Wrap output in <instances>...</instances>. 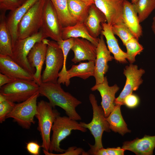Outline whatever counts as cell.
<instances>
[{
  "mask_svg": "<svg viewBox=\"0 0 155 155\" xmlns=\"http://www.w3.org/2000/svg\"><path fill=\"white\" fill-rule=\"evenodd\" d=\"M60 84L57 82H42L39 85L40 94L48 99L53 108L56 106H59L71 119L81 120V117L77 112L76 108L82 104V102L69 93L64 91Z\"/></svg>",
  "mask_w": 155,
  "mask_h": 155,
  "instance_id": "1",
  "label": "cell"
},
{
  "mask_svg": "<svg viewBox=\"0 0 155 155\" xmlns=\"http://www.w3.org/2000/svg\"><path fill=\"white\" fill-rule=\"evenodd\" d=\"M89 100L92 106L93 117L89 123H80L83 127L88 129L93 136L95 140L94 145L88 144L90 149L86 152V155H93L99 150L103 148L102 143V136L104 131H111L109 124L106 119L104 110L101 106H98L94 95L90 94Z\"/></svg>",
  "mask_w": 155,
  "mask_h": 155,
  "instance_id": "2",
  "label": "cell"
},
{
  "mask_svg": "<svg viewBox=\"0 0 155 155\" xmlns=\"http://www.w3.org/2000/svg\"><path fill=\"white\" fill-rule=\"evenodd\" d=\"M42 40L47 45L46 67L41 75L42 83L57 82L59 71L63 65V51L57 41L46 38Z\"/></svg>",
  "mask_w": 155,
  "mask_h": 155,
  "instance_id": "3",
  "label": "cell"
},
{
  "mask_svg": "<svg viewBox=\"0 0 155 155\" xmlns=\"http://www.w3.org/2000/svg\"><path fill=\"white\" fill-rule=\"evenodd\" d=\"M59 115L60 113L54 109L49 102L43 100L38 102L35 117L38 120L37 129L41 137V146L43 150L49 152L51 131L55 118Z\"/></svg>",
  "mask_w": 155,
  "mask_h": 155,
  "instance_id": "4",
  "label": "cell"
},
{
  "mask_svg": "<svg viewBox=\"0 0 155 155\" xmlns=\"http://www.w3.org/2000/svg\"><path fill=\"white\" fill-rule=\"evenodd\" d=\"M73 130H78L83 132L87 129L82 127L77 120L67 116H57L55 118L51 130L53 133L51 139L49 152H53L63 153L65 150L60 147V142L71 133Z\"/></svg>",
  "mask_w": 155,
  "mask_h": 155,
  "instance_id": "5",
  "label": "cell"
},
{
  "mask_svg": "<svg viewBox=\"0 0 155 155\" xmlns=\"http://www.w3.org/2000/svg\"><path fill=\"white\" fill-rule=\"evenodd\" d=\"M39 85L33 80L15 79L0 88V94L7 100L20 103L39 92Z\"/></svg>",
  "mask_w": 155,
  "mask_h": 155,
  "instance_id": "6",
  "label": "cell"
},
{
  "mask_svg": "<svg viewBox=\"0 0 155 155\" xmlns=\"http://www.w3.org/2000/svg\"><path fill=\"white\" fill-rule=\"evenodd\" d=\"M45 1L46 0H38L25 13L18 26V39L29 36L40 30L42 25Z\"/></svg>",
  "mask_w": 155,
  "mask_h": 155,
  "instance_id": "7",
  "label": "cell"
},
{
  "mask_svg": "<svg viewBox=\"0 0 155 155\" xmlns=\"http://www.w3.org/2000/svg\"><path fill=\"white\" fill-rule=\"evenodd\" d=\"M47 37L41 30L31 36L21 39H18L13 46L11 58L21 66L33 76L36 71L30 67L27 56L30 51L37 42Z\"/></svg>",
  "mask_w": 155,
  "mask_h": 155,
  "instance_id": "8",
  "label": "cell"
},
{
  "mask_svg": "<svg viewBox=\"0 0 155 155\" xmlns=\"http://www.w3.org/2000/svg\"><path fill=\"white\" fill-rule=\"evenodd\" d=\"M40 95L39 92H37L25 101L16 104L6 118H12L23 128L29 129L35 123L34 117L37 113V100Z\"/></svg>",
  "mask_w": 155,
  "mask_h": 155,
  "instance_id": "9",
  "label": "cell"
},
{
  "mask_svg": "<svg viewBox=\"0 0 155 155\" xmlns=\"http://www.w3.org/2000/svg\"><path fill=\"white\" fill-rule=\"evenodd\" d=\"M63 28L52 3L50 0H46L40 29L47 37L57 42L62 39Z\"/></svg>",
  "mask_w": 155,
  "mask_h": 155,
  "instance_id": "10",
  "label": "cell"
},
{
  "mask_svg": "<svg viewBox=\"0 0 155 155\" xmlns=\"http://www.w3.org/2000/svg\"><path fill=\"white\" fill-rule=\"evenodd\" d=\"M145 71L142 69H138L136 65L131 64L127 66L124 69L123 74L126 78L124 87L119 96L116 98L115 103L124 105V100L127 96L132 94L133 91L137 90L142 83L141 77Z\"/></svg>",
  "mask_w": 155,
  "mask_h": 155,
  "instance_id": "11",
  "label": "cell"
},
{
  "mask_svg": "<svg viewBox=\"0 0 155 155\" xmlns=\"http://www.w3.org/2000/svg\"><path fill=\"white\" fill-rule=\"evenodd\" d=\"M114 59L107 49L104 39V36L101 34L98 38V43L96 47V56L95 61L94 77L96 84L102 83L104 81V75L108 68V63Z\"/></svg>",
  "mask_w": 155,
  "mask_h": 155,
  "instance_id": "12",
  "label": "cell"
},
{
  "mask_svg": "<svg viewBox=\"0 0 155 155\" xmlns=\"http://www.w3.org/2000/svg\"><path fill=\"white\" fill-rule=\"evenodd\" d=\"M125 0H94V4L105 15L106 22L112 26L123 22Z\"/></svg>",
  "mask_w": 155,
  "mask_h": 155,
  "instance_id": "13",
  "label": "cell"
},
{
  "mask_svg": "<svg viewBox=\"0 0 155 155\" xmlns=\"http://www.w3.org/2000/svg\"><path fill=\"white\" fill-rule=\"evenodd\" d=\"M47 49V44L42 40L34 45L27 56L30 67L36 71L33 75L34 80L39 85L42 83L41 71L45 60Z\"/></svg>",
  "mask_w": 155,
  "mask_h": 155,
  "instance_id": "14",
  "label": "cell"
},
{
  "mask_svg": "<svg viewBox=\"0 0 155 155\" xmlns=\"http://www.w3.org/2000/svg\"><path fill=\"white\" fill-rule=\"evenodd\" d=\"M119 89V88L116 84L109 86L106 77H104L102 83L95 84L91 88L92 91L97 90L100 92L102 98L101 105L106 118L109 115L114 107L115 94Z\"/></svg>",
  "mask_w": 155,
  "mask_h": 155,
  "instance_id": "15",
  "label": "cell"
},
{
  "mask_svg": "<svg viewBox=\"0 0 155 155\" xmlns=\"http://www.w3.org/2000/svg\"><path fill=\"white\" fill-rule=\"evenodd\" d=\"M96 47L87 39L74 38L73 44L71 48L74 53L72 61L75 63L85 60L95 61Z\"/></svg>",
  "mask_w": 155,
  "mask_h": 155,
  "instance_id": "16",
  "label": "cell"
},
{
  "mask_svg": "<svg viewBox=\"0 0 155 155\" xmlns=\"http://www.w3.org/2000/svg\"><path fill=\"white\" fill-rule=\"evenodd\" d=\"M0 72L13 80H34L32 75L9 56L0 55Z\"/></svg>",
  "mask_w": 155,
  "mask_h": 155,
  "instance_id": "17",
  "label": "cell"
},
{
  "mask_svg": "<svg viewBox=\"0 0 155 155\" xmlns=\"http://www.w3.org/2000/svg\"><path fill=\"white\" fill-rule=\"evenodd\" d=\"M38 0H26L20 6L10 11L6 18L7 25L12 36L13 46L18 39L17 31L19 23L28 9Z\"/></svg>",
  "mask_w": 155,
  "mask_h": 155,
  "instance_id": "18",
  "label": "cell"
},
{
  "mask_svg": "<svg viewBox=\"0 0 155 155\" xmlns=\"http://www.w3.org/2000/svg\"><path fill=\"white\" fill-rule=\"evenodd\" d=\"M155 148V135H145L142 138H137L123 143L122 148L137 155H152Z\"/></svg>",
  "mask_w": 155,
  "mask_h": 155,
  "instance_id": "19",
  "label": "cell"
},
{
  "mask_svg": "<svg viewBox=\"0 0 155 155\" xmlns=\"http://www.w3.org/2000/svg\"><path fill=\"white\" fill-rule=\"evenodd\" d=\"M106 22V17L94 4L90 7L88 13L83 23L90 34L94 38H98L101 34V24Z\"/></svg>",
  "mask_w": 155,
  "mask_h": 155,
  "instance_id": "20",
  "label": "cell"
},
{
  "mask_svg": "<svg viewBox=\"0 0 155 155\" xmlns=\"http://www.w3.org/2000/svg\"><path fill=\"white\" fill-rule=\"evenodd\" d=\"M123 19L135 38L138 40L142 35V28L133 4L127 0L124 1Z\"/></svg>",
  "mask_w": 155,
  "mask_h": 155,
  "instance_id": "21",
  "label": "cell"
},
{
  "mask_svg": "<svg viewBox=\"0 0 155 155\" xmlns=\"http://www.w3.org/2000/svg\"><path fill=\"white\" fill-rule=\"evenodd\" d=\"M101 25L102 28L101 34L105 38L108 50L113 54L114 59L121 63H127V54L120 48L117 40L112 32V26L106 22L102 23Z\"/></svg>",
  "mask_w": 155,
  "mask_h": 155,
  "instance_id": "22",
  "label": "cell"
},
{
  "mask_svg": "<svg viewBox=\"0 0 155 155\" xmlns=\"http://www.w3.org/2000/svg\"><path fill=\"white\" fill-rule=\"evenodd\" d=\"M5 11H1L0 20V55L11 57L13 49L11 35L6 23Z\"/></svg>",
  "mask_w": 155,
  "mask_h": 155,
  "instance_id": "23",
  "label": "cell"
},
{
  "mask_svg": "<svg viewBox=\"0 0 155 155\" xmlns=\"http://www.w3.org/2000/svg\"><path fill=\"white\" fill-rule=\"evenodd\" d=\"M71 38H81L87 39L97 46L98 38H94L89 34L83 23H78L73 26L63 27L62 38L65 40Z\"/></svg>",
  "mask_w": 155,
  "mask_h": 155,
  "instance_id": "24",
  "label": "cell"
},
{
  "mask_svg": "<svg viewBox=\"0 0 155 155\" xmlns=\"http://www.w3.org/2000/svg\"><path fill=\"white\" fill-rule=\"evenodd\" d=\"M121 105L116 104L106 119L108 122L111 130L118 132L123 136L127 133L130 132L122 115L120 107Z\"/></svg>",
  "mask_w": 155,
  "mask_h": 155,
  "instance_id": "25",
  "label": "cell"
},
{
  "mask_svg": "<svg viewBox=\"0 0 155 155\" xmlns=\"http://www.w3.org/2000/svg\"><path fill=\"white\" fill-rule=\"evenodd\" d=\"M91 5L80 0H68L69 13L76 23H83L88 15Z\"/></svg>",
  "mask_w": 155,
  "mask_h": 155,
  "instance_id": "26",
  "label": "cell"
},
{
  "mask_svg": "<svg viewBox=\"0 0 155 155\" xmlns=\"http://www.w3.org/2000/svg\"><path fill=\"white\" fill-rule=\"evenodd\" d=\"M95 65V61H91L72 65L71 69L67 70L68 81L70 82V79L74 77H79L85 80L90 76H94Z\"/></svg>",
  "mask_w": 155,
  "mask_h": 155,
  "instance_id": "27",
  "label": "cell"
},
{
  "mask_svg": "<svg viewBox=\"0 0 155 155\" xmlns=\"http://www.w3.org/2000/svg\"><path fill=\"white\" fill-rule=\"evenodd\" d=\"M57 14L60 23L63 27L73 26L76 22L69 13L68 0H50Z\"/></svg>",
  "mask_w": 155,
  "mask_h": 155,
  "instance_id": "28",
  "label": "cell"
},
{
  "mask_svg": "<svg viewBox=\"0 0 155 155\" xmlns=\"http://www.w3.org/2000/svg\"><path fill=\"white\" fill-rule=\"evenodd\" d=\"M132 4L140 23L145 20L155 8V0H138Z\"/></svg>",
  "mask_w": 155,
  "mask_h": 155,
  "instance_id": "29",
  "label": "cell"
},
{
  "mask_svg": "<svg viewBox=\"0 0 155 155\" xmlns=\"http://www.w3.org/2000/svg\"><path fill=\"white\" fill-rule=\"evenodd\" d=\"M125 45L127 50V59L130 63L132 64L135 61L136 56L142 51L144 49L143 46L139 43L138 40L135 37L129 40Z\"/></svg>",
  "mask_w": 155,
  "mask_h": 155,
  "instance_id": "30",
  "label": "cell"
},
{
  "mask_svg": "<svg viewBox=\"0 0 155 155\" xmlns=\"http://www.w3.org/2000/svg\"><path fill=\"white\" fill-rule=\"evenodd\" d=\"M112 30L114 34L117 35L120 38L124 45L129 40L135 37L123 22L112 25Z\"/></svg>",
  "mask_w": 155,
  "mask_h": 155,
  "instance_id": "31",
  "label": "cell"
},
{
  "mask_svg": "<svg viewBox=\"0 0 155 155\" xmlns=\"http://www.w3.org/2000/svg\"><path fill=\"white\" fill-rule=\"evenodd\" d=\"M16 104L7 99L0 102V123H2L14 107Z\"/></svg>",
  "mask_w": 155,
  "mask_h": 155,
  "instance_id": "32",
  "label": "cell"
},
{
  "mask_svg": "<svg viewBox=\"0 0 155 155\" xmlns=\"http://www.w3.org/2000/svg\"><path fill=\"white\" fill-rule=\"evenodd\" d=\"M22 4L20 0H0V9L1 11L13 10Z\"/></svg>",
  "mask_w": 155,
  "mask_h": 155,
  "instance_id": "33",
  "label": "cell"
},
{
  "mask_svg": "<svg viewBox=\"0 0 155 155\" xmlns=\"http://www.w3.org/2000/svg\"><path fill=\"white\" fill-rule=\"evenodd\" d=\"M125 150L119 147L116 148H103L98 150L94 155H123Z\"/></svg>",
  "mask_w": 155,
  "mask_h": 155,
  "instance_id": "34",
  "label": "cell"
},
{
  "mask_svg": "<svg viewBox=\"0 0 155 155\" xmlns=\"http://www.w3.org/2000/svg\"><path fill=\"white\" fill-rule=\"evenodd\" d=\"M124 103V105L128 107L132 108L138 105L139 103V99L137 96L131 94L126 97Z\"/></svg>",
  "mask_w": 155,
  "mask_h": 155,
  "instance_id": "35",
  "label": "cell"
},
{
  "mask_svg": "<svg viewBox=\"0 0 155 155\" xmlns=\"http://www.w3.org/2000/svg\"><path fill=\"white\" fill-rule=\"evenodd\" d=\"M41 147V146L37 142L31 141L26 144V148L30 154L33 155H38Z\"/></svg>",
  "mask_w": 155,
  "mask_h": 155,
  "instance_id": "36",
  "label": "cell"
},
{
  "mask_svg": "<svg viewBox=\"0 0 155 155\" xmlns=\"http://www.w3.org/2000/svg\"><path fill=\"white\" fill-rule=\"evenodd\" d=\"M84 151L83 149L82 148H77L76 146H73L69 148L67 150H65L63 153L57 155H82Z\"/></svg>",
  "mask_w": 155,
  "mask_h": 155,
  "instance_id": "37",
  "label": "cell"
},
{
  "mask_svg": "<svg viewBox=\"0 0 155 155\" xmlns=\"http://www.w3.org/2000/svg\"><path fill=\"white\" fill-rule=\"evenodd\" d=\"M13 80L7 75L0 73V87L9 83Z\"/></svg>",
  "mask_w": 155,
  "mask_h": 155,
  "instance_id": "38",
  "label": "cell"
},
{
  "mask_svg": "<svg viewBox=\"0 0 155 155\" xmlns=\"http://www.w3.org/2000/svg\"><path fill=\"white\" fill-rule=\"evenodd\" d=\"M151 27L153 32L155 34V16L153 18V21Z\"/></svg>",
  "mask_w": 155,
  "mask_h": 155,
  "instance_id": "39",
  "label": "cell"
},
{
  "mask_svg": "<svg viewBox=\"0 0 155 155\" xmlns=\"http://www.w3.org/2000/svg\"><path fill=\"white\" fill-rule=\"evenodd\" d=\"M86 3H87L90 4H94V0H80Z\"/></svg>",
  "mask_w": 155,
  "mask_h": 155,
  "instance_id": "40",
  "label": "cell"
},
{
  "mask_svg": "<svg viewBox=\"0 0 155 155\" xmlns=\"http://www.w3.org/2000/svg\"><path fill=\"white\" fill-rule=\"evenodd\" d=\"M138 0H131V3H135Z\"/></svg>",
  "mask_w": 155,
  "mask_h": 155,
  "instance_id": "41",
  "label": "cell"
},
{
  "mask_svg": "<svg viewBox=\"0 0 155 155\" xmlns=\"http://www.w3.org/2000/svg\"><path fill=\"white\" fill-rule=\"evenodd\" d=\"M26 0H20L22 4H23Z\"/></svg>",
  "mask_w": 155,
  "mask_h": 155,
  "instance_id": "42",
  "label": "cell"
},
{
  "mask_svg": "<svg viewBox=\"0 0 155 155\" xmlns=\"http://www.w3.org/2000/svg\"></svg>",
  "mask_w": 155,
  "mask_h": 155,
  "instance_id": "43",
  "label": "cell"
}]
</instances>
